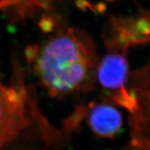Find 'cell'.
Returning a JSON list of instances; mask_svg holds the SVG:
<instances>
[{
  "instance_id": "6da1fadb",
  "label": "cell",
  "mask_w": 150,
  "mask_h": 150,
  "mask_svg": "<svg viewBox=\"0 0 150 150\" xmlns=\"http://www.w3.org/2000/svg\"><path fill=\"white\" fill-rule=\"evenodd\" d=\"M30 70L52 98L84 95L95 89L100 57L83 29L61 27L24 51Z\"/></svg>"
},
{
  "instance_id": "7a4b0ae2",
  "label": "cell",
  "mask_w": 150,
  "mask_h": 150,
  "mask_svg": "<svg viewBox=\"0 0 150 150\" xmlns=\"http://www.w3.org/2000/svg\"><path fill=\"white\" fill-rule=\"evenodd\" d=\"M71 135L45 115L34 86L26 83L20 64L13 61L10 86L0 82V148L63 150Z\"/></svg>"
},
{
  "instance_id": "3957f363",
  "label": "cell",
  "mask_w": 150,
  "mask_h": 150,
  "mask_svg": "<svg viewBox=\"0 0 150 150\" xmlns=\"http://www.w3.org/2000/svg\"><path fill=\"white\" fill-rule=\"evenodd\" d=\"M128 89L134 106L129 112L128 150H150V57L130 73Z\"/></svg>"
},
{
  "instance_id": "277c9868",
  "label": "cell",
  "mask_w": 150,
  "mask_h": 150,
  "mask_svg": "<svg viewBox=\"0 0 150 150\" xmlns=\"http://www.w3.org/2000/svg\"><path fill=\"white\" fill-rule=\"evenodd\" d=\"M128 51L106 49V54L100 58L97 72V83L101 86L103 101L120 106L129 112L134 100L128 89L131 70Z\"/></svg>"
},
{
  "instance_id": "5b68a950",
  "label": "cell",
  "mask_w": 150,
  "mask_h": 150,
  "mask_svg": "<svg viewBox=\"0 0 150 150\" xmlns=\"http://www.w3.org/2000/svg\"><path fill=\"white\" fill-rule=\"evenodd\" d=\"M104 40L127 49L150 42V11L137 16L112 18L106 25Z\"/></svg>"
},
{
  "instance_id": "8992f818",
  "label": "cell",
  "mask_w": 150,
  "mask_h": 150,
  "mask_svg": "<svg viewBox=\"0 0 150 150\" xmlns=\"http://www.w3.org/2000/svg\"><path fill=\"white\" fill-rule=\"evenodd\" d=\"M85 117L93 132L101 138L115 137L123 125L122 115L115 106L103 100L90 103L86 108Z\"/></svg>"
},
{
  "instance_id": "52a82bcc",
  "label": "cell",
  "mask_w": 150,
  "mask_h": 150,
  "mask_svg": "<svg viewBox=\"0 0 150 150\" xmlns=\"http://www.w3.org/2000/svg\"><path fill=\"white\" fill-rule=\"evenodd\" d=\"M11 3H12L13 5L17 4H20L22 2V0H11ZM50 0H30V3H33V4L35 5H43L45 4L46 3H47Z\"/></svg>"
}]
</instances>
